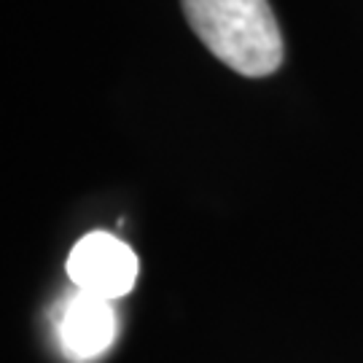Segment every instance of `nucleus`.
<instances>
[{"label": "nucleus", "mask_w": 363, "mask_h": 363, "mask_svg": "<svg viewBox=\"0 0 363 363\" xmlns=\"http://www.w3.org/2000/svg\"><path fill=\"white\" fill-rule=\"evenodd\" d=\"M196 38L247 78L272 76L286 46L269 0H181Z\"/></svg>", "instance_id": "1"}, {"label": "nucleus", "mask_w": 363, "mask_h": 363, "mask_svg": "<svg viewBox=\"0 0 363 363\" xmlns=\"http://www.w3.org/2000/svg\"><path fill=\"white\" fill-rule=\"evenodd\" d=\"M138 272L140 264L132 247L108 232L81 237L67 256V277L73 286L111 301L130 294Z\"/></svg>", "instance_id": "2"}, {"label": "nucleus", "mask_w": 363, "mask_h": 363, "mask_svg": "<svg viewBox=\"0 0 363 363\" xmlns=\"http://www.w3.org/2000/svg\"><path fill=\"white\" fill-rule=\"evenodd\" d=\"M57 342L65 358L73 363H86L111 350L118 334V318L111 298L94 296L76 288L62 301L54 320Z\"/></svg>", "instance_id": "3"}]
</instances>
